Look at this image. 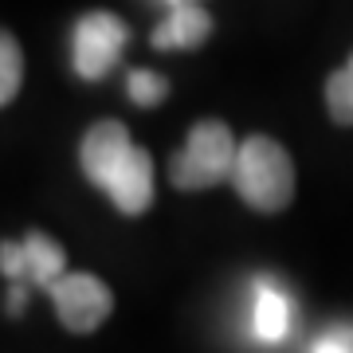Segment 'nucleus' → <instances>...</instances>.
I'll return each instance as SVG.
<instances>
[{"label":"nucleus","instance_id":"ddd939ff","mask_svg":"<svg viewBox=\"0 0 353 353\" xmlns=\"http://www.w3.org/2000/svg\"><path fill=\"white\" fill-rule=\"evenodd\" d=\"M314 353H353V330H338L314 345Z\"/></svg>","mask_w":353,"mask_h":353},{"label":"nucleus","instance_id":"1a4fd4ad","mask_svg":"<svg viewBox=\"0 0 353 353\" xmlns=\"http://www.w3.org/2000/svg\"><path fill=\"white\" fill-rule=\"evenodd\" d=\"M326 110L338 126H353V55L326 79Z\"/></svg>","mask_w":353,"mask_h":353},{"label":"nucleus","instance_id":"9b49d317","mask_svg":"<svg viewBox=\"0 0 353 353\" xmlns=\"http://www.w3.org/2000/svg\"><path fill=\"white\" fill-rule=\"evenodd\" d=\"M126 94H130V102H138V106H161L165 94H169V79L157 75V71H130Z\"/></svg>","mask_w":353,"mask_h":353},{"label":"nucleus","instance_id":"4468645a","mask_svg":"<svg viewBox=\"0 0 353 353\" xmlns=\"http://www.w3.org/2000/svg\"><path fill=\"white\" fill-rule=\"evenodd\" d=\"M28 306V287H12L8 290V314H20Z\"/></svg>","mask_w":353,"mask_h":353},{"label":"nucleus","instance_id":"7ed1b4c3","mask_svg":"<svg viewBox=\"0 0 353 353\" xmlns=\"http://www.w3.org/2000/svg\"><path fill=\"white\" fill-rule=\"evenodd\" d=\"M236 153H240V141L224 122H216V118L196 122L189 130L185 150L169 165V181L181 192H201V189H212V185H224V181H232Z\"/></svg>","mask_w":353,"mask_h":353},{"label":"nucleus","instance_id":"f8f14e48","mask_svg":"<svg viewBox=\"0 0 353 353\" xmlns=\"http://www.w3.org/2000/svg\"><path fill=\"white\" fill-rule=\"evenodd\" d=\"M0 275L12 287H24V248H20V240H0Z\"/></svg>","mask_w":353,"mask_h":353},{"label":"nucleus","instance_id":"6e6552de","mask_svg":"<svg viewBox=\"0 0 353 353\" xmlns=\"http://www.w3.org/2000/svg\"><path fill=\"white\" fill-rule=\"evenodd\" d=\"M290 326V306L279 290H259L255 299V334L263 341H279Z\"/></svg>","mask_w":353,"mask_h":353},{"label":"nucleus","instance_id":"39448f33","mask_svg":"<svg viewBox=\"0 0 353 353\" xmlns=\"http://www.w3.org/2000/svg\"><path fill=\"white\" fill-rule=\"evenodd\" d=\"M48 294L59 310V322L71 334H94L114 310V294L106 290V283L87 271H67L48 287Z\"/></svg>","mask_w":353,"mask_h":353},{"label":"nucleus","instance_id":"9d476101","mask_svg":"<svg viewBox=\"0 0 353 353\" xmlns=\"http://www.w3.org/2000/svg\"><path fill=\"white\" fill-rule=\"evenodd\" d=\"M20 83H24V55H20V43L12 39V32L0 28V106L20 94Z\"/></svg>","mask_w":353,"mask_h":353},{"label":"nucleus","instance_id":"0eeeda50","mask_svg":"<svg viewBox=\"0 0 353 353\" xmlns=\"http://www.w3.org/2000/svg\"><path fill=\"white\" fill-rule=\"evenodd\" d=\"M20 248H24V287L48 290L55 279L67 275V252L51 236H43V232L32 228L24 240H20Z\"/></svg>","mask_w":353,"mask_h":353},{"label":"nucleus","instance_id":"20e7f679","mask_svg":"<svg viewBox=\"0 0 353 353\" xmlns=\"http://www.w3.org/2000/svg\"><path fill=\"white\" fill-rule=\"evenodd\" d=\"M126 39H130V28L114 12L79 16L75 39H71V63H75V75L87 79V83L106 79L114 67H118V59H122Z\"/></svg>","mask_w":353,"mask_h":353},{"label":"nucleus","instance_id":"f03ea898","mask_svg":"<svg viewBox=\"0 0 353 353\" xmlns=\"http://www.w3.org/2000/svg\"><path fill=\"white\" fill-rule=\"evenodd\" d=\"M232 185L240 192V201L255 212H283L294 196L290 153L263 134L243 138L236 153V169H232Z\"/></svg>","mask_w":353,"mask_h":353},{"label":"nucleus","instance_id":"2eb2a0df","mask_svg":"<svg viewBox=\"0 0 353 353\" xmlns=\"http://www.w3.org/2000/svg\"><path fill=\"white\" fill-rule=\"evenodd\" d=\"M157 4H165V12H173L181 4H201V0H157Z\"/></svg>","mask_w":353,"mask_h":353},{"label":"nucleus","instance_id":"f257e3e1","mask_svg":"<svg viewBox=\"0 0 353 353\" xmlns=\"http://www.w3.org/2000/svg\"><path fill=\"white\" fill-rule=\"evenodd\" d=\"M79 165L90 185H99L126 216H141L153 208V157L134 145L122 122H94L79 141Z\"/></svg>","mask_w":353,"mask_h":353},{"label":"nucleus","instance_id":"423d86ee","mask_svg":"<svg viewBox=\"0 0 353 353\" xmlns=\"http://www.w3.org/2000/svg\"><path fill=\"white\" fill-rule=\"evenodd\" d=\"M212 36V16L201 4H181L173 12H165V20L153 28V51H192Z\"/></svg>","mask_w":353,"mask_h":353}]
</instances>
